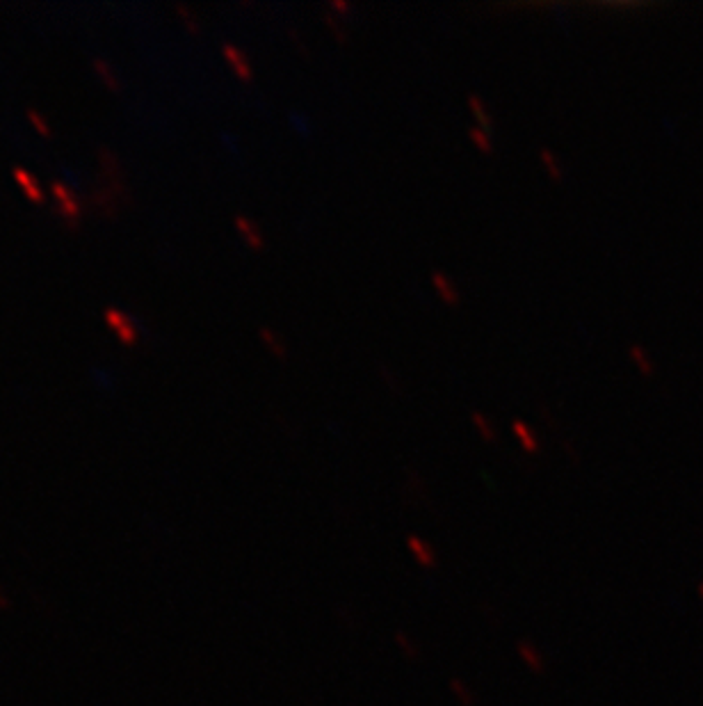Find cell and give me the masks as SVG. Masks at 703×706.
Here are the masks:
<instances>
[{"label": "cell", "instance_id": "1", "mask_svg": "<svg viewBox=\"0 0 703 706\" xmlns=\"http://www.w3.org/2000/svg\"><path fill=\"white\" fill-rule=\"evenodd\" d=\"M51 194H53V204L55 211L62 217V222L69 226L71 231L80 229V220H83V201L75 194L67 183L62 181H51Z\"/></svg>", "mask_w": 703, "mask_h": 706}, {"label": "cell", "instance_id": "2", "mask_svg": "<svg viewBox=\"0 0 703 706\" xmlns=\"http://www.w3.org/2000/svg\"><path fill=\"white\" fill-rule=\"evenodd\" d=\"M103 322L107 325V330L117 336V341L126 345V347H133L139 341V330L135 320L128 316L126 311L117 309V307H107L103 311Z\"/></svg>", "mask_w": 703, "mask_h": 706}, {"label": "cell", "instance_id": "3", "mask_svg": "<svg viewBox=\"0 0 703 706\" xmlns=\"http://www.w3.org/2000/svg\"><path fill=\"white\" fill-rule=\"evenodd\" d=\"M98 160H101V172H103V181L110 192H115L119 201H128V188H126V179H124V169L119 158L112 154L110 149H98Z\"/></svg>", "mask_w": 703, "mask_h": 706}, {"label": "cell", "instance_id": "4", "mask_svg": "<svg viewBox=\"0 0 703 706\" xmlns=\"http://www.w3.org/2000/svg\"><path fill=\"white\" fill-rule=\"evenodd\" d=\"M12 176L14 183L21 188V192L26 194V199H30L32 204H46V190L39 183V179L35 176L32 172H28L26 167H14L12 169Z\"/></svg>", "mask_w": 703, "mask_h": 706}, {"label": "cell", "instance_id": "5", "mask_svg": "<svg viewBox=\"0 0 703 706\" xmlns=\"http://www.w3.org/2000/svg\"><path fill=\"white\" fill-rule=\"evenodd\" d=\"M222 53H224L226 62L231 64V69H233V73L238 75L240 80L243 83L254 80V69H251V62H249V58L245 56V53L236 46V43H224Z\"/></svg>", "mask_w": 703, "mask_h": 706}, {"label": "cell", "instance_id": "6", "mask_svg": "<svg viewBox=\"0 0 703 706\" xmlns=\"http://www.w3.org/2000/svg\"><path fill=\"white\" fill-rule=\"evenodd\" d=\"M236 229L238 233L243 236V241L249 249H254V252H260V249H265V238H263L260 229L249 220V217L245 215H236Z\"/></svg>", "mask_w": 703, "mask_h": 706}, {"label": "cell", "instance_id": "7", "mask_svg": "<svg viewBox=\"0 0 703 706\" xmlns=\"http://www.w3.org/2000/svg\"><path fill=\"white\" fill-rule=\"evenodd\" d=\"M516 651H519V658L523 660V665L532 672V675H544L546 672V660H544V654L539 649H536V645L532 643H527V640H521L519 645H516Z\"/></svg>", "mask_w": 703, "mask_h": 706}, {"label": "cell", "instance_id": "8", "mask_svg": "<svg viewBox=\"0 0 703 706\" xmlns=\"http://www.w3.org/2000/svg\"><path fill=\"white\" fill-rule=\"evenodd\" d=\"M406 547H409L413 560L418 562L423 569H434L436 567V553H434V549L427 544L425 539L416 537V535H409V539H406Z\"/></svg>", "mask_w": 703, "mask_h": 706}, {"label": "cell", "instance_id": "9", "mask_svg": "<svg viewBox=\"0 0 703 706\" xmlns=\"http://www.w3.org/2000/svg\"><path fill=\"white\" fill-rule=\"evenodd\" d=\"M92 67H94V71H96V75H98V80H101L110 92H117V94H119V92L124 90L122 78H119V73H117L112 67H110V62H107V60H103V58H94V60H92Z\"/></svg>", "mask_w": 703, "mask_h": 706}, {"label": "cell", "instance_id": "10", "mask_svg": "<svg viewBox=\"0 0 703 706\" xmlns=\"http://www.w3.org/2000/svg\"><path fill=\"white\" fill-rule=\"evenodd\" d=\"M432 284L438 293V297H441L445 304H450V307H457V304L461 302V295H459V288L453 284V279H450L448 275L443 273H434L432 275Z\"/></svg>", "mask_w": 703, "mask_h": 706}, {"label": "cell", "instance_id": "11", "mask_svg": "<svg viewBox=\"0 0 703 706\" xmlns=\"http://www.w3.org/2000/svg\"><path fill=\"white\" fill-rule=\"evenodd\" d=\"M512 432L516 434V439H519L521 448L525 453H539V448H541L539 439H536V434L530 430V426H525L523 421L516 418V421H512Z\"/></svg>", "mask_w": 703, "mask_h": 706}, {"label": "cell", "instance_id": "12", "mask_svg": "<svg viewBox=\"0 0 703 706\" xmlns=\"http://www.w3.org/2000/svg\"><path fill=\"white\" fill-rule=\"evenodd\" d=\"M258 336H260V341L268 345V350L277 357V359H285L288 357V350H285V343L279 339L277 334H274L270 327H260L258 330Z\"/></svg>", "mask_w": 703, "mask_h": 706}, {"label": "cell", "instance_id": "13", "mask_svg": "<svg viewBox=\"0 0 703 706\" xmlns=\"http://www.w3.org/2000/svg\"><path fill=\"white\" fill-rule=\"evenodd\" d=\"M468 107H470V110H473V115L477 117V122H480V128H485V130H489V128L493 126V117L489 115V110H487V105H485V101H482V99H480V96H475V94H470V96H468Z\"/></svg>", "mask_w": 703, "mask_h": 706}, {"label": "cell", "instance_id": "14", "mask_svg": "<svg viewBox=\"0 0 703 706\" xmlns=\"http://www.w3.org/2000/svg\"><path fill=\"white\" fill-rule=\"evenodd\" d=\"M539 160H541V165H544V169L548 172V176H551L553 181H562V176H564V174H562V165H559V158L553 154V151H548V149H541L539 151Z\"/></svg>", "mask_w": 703, "mask_h": 706}, {"label": "cell", "instance_id": "15", "mask_svg": "<svg viewBox=\"0 0 703 706\" xmlns=\"http://www.w3.org/2000/svg\"><path fill=\"white\" fill-rule=\"evenodd\" d=\"M630 359L637 364V368L644 373V375H651L653 373V362H651V354L646 352V347L642 345H630Z\"/></svg>", "mask_w": 703, "mask_h": 706}, {"label": "cell", "instance_id": "16", "mask_svg": "<svg viewBox=\"0 0 703 706\" xmlns=\"http://www.w3.org/2000/svg\"><path fill=\"white\" fill-rule=\"evenodd\" d=\"M450 690H453V695L459 700V704H464V706H473L475 704V692L468 688V683H464L461 679H453L450 681Z\"/></svg>", "mask_w": 703, "mask_h": 706}, {"label": "cell", "instance_id": "17", "mask_svg": "<svg viewBox=\"0 0 703 706\" xmlns=\"http://www.w3.org/2000/svg\"><path fill=\"white\" fill-rule=\"evenodd\" d=\"M28 122L32 124V128H35L39 135H43V137H51V135H53V128H51V124H48V119L43 117V115L37 110V107H28Z\"/></svg>", "mask_w": 703, "mask_h": 706}, {"label": "cell", "instance_id": "18", "mask_svg": "<svg viewBox=\"0 0 703 706\" xmlns=\"http://www.w3.org/2000/svg\"><path fill=\"white\" fill-rule=\"evenodd\" d=\"M468 137H470V142L482 151V154H493V142H491V137H489V133L485 128H480V126L470 128Z\"/></svg>", "mask_w": 703, "mask_h": 706}, {"label": "cell", "instance_id": "19", "mask_svg": "<svg viewBox=\"0 0 703 706\" xmlns=\"http://www.w3.org/2000/svg\"><path fill=\"white\" fill-rule=\"evenodd\" d=\"M174 9H176V14L181 16L183 26L188 28V30L192 32V35H199V32H201V26H199V21H196V14L192 12V9H190L188 5H181V3L176 5Z\"/></svg>", "mask_w": 703, "mask_h": 706}, {"label": "cell", "instance_id": "20", "mask_svg": "<svg viewBox=\"0 0 703 706\" xmlns=\"http://www.w3.org/2000/svg\"><path fill=\"white\" fill-rule=\"evenodd\" d=\"M470 418H473V426L480 430L482 439H485V441H496V430L491 428V423H489V418H487L485 414H480V411H475V414L470 416Z\"/></svg>", "mask_w": 703, "mask_h": 706}, {"label": "cell", "instance_id": "21", "mask_svg": "<svg viewBox=\"0 0 703 706\" xmlns=\"http://www.w3.org/2000/svg\"><path fill=\"white\" fill-rule=\"evenodd\" d=\"M395 643H398V647L402 649V654H404L406 658H411V660H416V658H418V656H421V651H418V647H416V645H413V640H411L409 636H406V633H402V631H398V633H395Z\"/></svg>", "mask_w": 703, "mask_h": 706}, {"label": "cell", "instance_id": "22", "mask_svg": "<svg viewBox=\"0 0 703 706\" xmlns=\"http://www.w3.org/2000/svg\"><path fill=\"white\" fill-rule=\"evenodd\" d=\"M324 23H327V26H329V30H332L334 35L338 37V41H345V37H347V35H345V30L340 28V23H338V21H336L332 14H324Z\"/></svg>", "mask_w": 703, "mask_h": 706}, {"label": "cell", "instance_id": "23", "mask_svg": "<svg viewBox=\"0 0 703 706\" xmlns=\"http://www.w3.org/2000/svg\"><path fill=\"white\" fill-rule=\"evenodd\" d=\"M332 7H334V9H338V12H347V9H349V5H347V3H336V0L332 3Z\"/></svg>", "mask_w": 703, "mask_h": 706}, {"label": "cell", "instance_id": "24", "mask_svg": "<svg viewBox=\"0 0 703 706\" xmlns=\"http://www.w3.org/2000/svg\"><path fill=\"white\" fill-rule=\"evenodd\" d=\"M699 596L703 599V583H699Z\"/></svg>", "mask_w": 703, "mask_h": 706}]
</instances>
